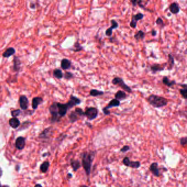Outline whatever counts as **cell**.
<instances>
[{
	"instance_id": "cell-1",
	"label": "cell",
	"mask_w": 187,
	"mask_h": 187,
	"mask_svg": "<svg viewBox=\"0 0 187 187\" xmlns=\"http://www.w3.org/2000/svg\"><path fill=\"white\" fill-rule=\"evenodd\" d=\"M97 154L95 151H84L81 153V165L84 169L86 176L91 175L92 164Z\"/></svg>"
},
{
	"instance_id": "cell-2",
	"label": "cell",
	"mask_w": 187,
	"mask_h": 187,
	"mask_svg": "<svg viewBox=\"0 0 187 187\" xmlns=\"http://www.w3.org/2000/svg\"><path fill=\"white\" fill-rule=\"evenodd\" d=\"M148 103L155 108H161L166 106L169 103V100L164 97L151 94L147 98Z\"/></svg>"
},
{
	"instance_id": "cell-3",
	"label": "cell",
	"mask_w": 187,
	"mask_h": 187,
	"mask_svg": "<svg viewBox=\"0 0 187 187\" xmlns=\"http://www.w3.org/2000/svg\"><path fill=\"white\" fill-rule=\"evenodd\" d=\"M111 83L115 86H117L118 87L122 88L123 91H125V92H127L129 93H132L133 91H132V88L125 83V81H124L122 78L118 77V76L114 77L111 81Z\"/></svg>"
},
{
	"instance_id": "cell-4",
	"label": "cell",
	"mask_w": 187,
	"mask_h": 187,
	"mask_svg": "<svg viewBox=\"0 0 187 187\" xmlns=\"http://www.w3.org/2000/svg\"><path fill=\"white\" fill-rule=\"evenodd\" d=\"M84 113V117H86L89 121H93L98 117L99 110L95 107L89 106L86 108Z\"/></svg>"
},
{
	"instance_id": "cell-5",
	"label": "cell",
	"mask_w": 187,
	"mask_h": 187,
	"mask_svg": "<svg viewBox=\"0 0 187 187\" xmlns=\"http://www.w3.org/2000/svg\"><path fill=\"white\" fill-rule=\"evenodd\" d=\"M57 113L58 114L59 117L61 119L62 117H64L66 115L68 110H70V108L68 103H62L56 102Z\"/></svg>"
},
{
	"instance_id": "cell-6",
	"label": "cell",
	"mask_w": 187,
	"mask_h": 187,
	"mask_svg": "<svg viewBox=\"0 0 187 187\" xmlns=\"http://www.w3.org/2000/svg\"><path fill=\"white\" fill-rule=\"evenodd\" d=\"M49 111L51 115V122L52 124H54L55 122H59L60 121V119L59 118L58 114L57 113V106H56V102H54L49 107Z\"/></svg>"
},
{
	"instance_id": "cell-7",
	"label": "cell",
	"mask_w": 187,
	"mask_h": 187,
	"mask_svg": "<svg viewBox=\"0 0 187 187\" xmlns=\"http://www.w3.org/2000/svg\"><path fill=\"white\" fill-rule=\"evenodd\" d=\"M120 104H121V102H120L117 99L115 98L111 99L109 103L107 104V106L104 107L102 109L103 114H104L106 116L110 115L111 112L109 109L115 108V107H119L120 106Z\"/></svg>"
},
{
	"instance_id": "cell-8",
	"label": "cell",
	"mask_w": 187,
	"mask_h": 187,
	"mask_svg": "<svg viewBox=\"0 0 187 187\" xmlns=\"http://www.w3.org/2000/svg\"><path fill=\"white\" fill-rule=\"evenodd\" d=\"M122 163L125 166L133 169H138L140 167L141 164L139 161H131L130 158L126 156L122 160Z\"/></svg>"
},
{
	"instance_id": "cell-9",
	"label": "cell",
	"mask_w": 187,
	"mask_h": 187,
	"mask_svg": "<svg viewBox=\"0 0 187 187\" xmlns=\"http://www.w3.org/2000/svg\"><path fill=\"white\" fill-rule=\"evenodd\" d=\"M167 66V63L164 64H159V63H154L150 66V69L151 73H159L161 71H163L165 70V67Z\"/></svg>"
},
{
	"instance_id": "cell-10",
	"label": "cell",
	"mask_w": 187,
	"mask_h": 187,
	"mask_svg": "<svg viewBox=\"0 0 187 187\" xmlns=\"http://www.w3.org/2000/svg\"><path fill=\"white\" fill-rule=\"evenodd\" d=\"M19 106L23 110H26L29 106V101L25 95H21L19 98Z\"/></svg>"
},
{
	"instance_id": "cell-11",
	"label": "cell",
	"mask_w": 187,
	"mask_h": 187,
	"mask_svg": "<svg viewBox=\"0 0 187 187\" xmlns=\"http://www.w3.org/2000/svg\"><path fill=\"white\" fill-rule=\"evenodd\" d=\"M82 101L81 99L73 95H71L69 98V100L67 102L70 109H72L73 107L80 105L81 104Z\"/></svg>"
},
{
	"instance_id": "cell-12",
	"label": "cell",
	"mask_w": 187,
	"mask_h": 187,
	"mask_svg": "<svg viewBox=\"0 0 187 187\" xmlns=\"http://www.w3.org/2000/svg\"><path fill=\"white\" fill-rule=\"evenodd\" d=\"M149 170L155 177H159L160 176V170L159 168V164H158V162H154L151 163L149 166Z\"/></svg>"
},
{
	"instance_id": "cell-13",
	"label": "cell",
	"mask_w": 187,
	"mask_h": 187,
	"mask_svg": "<svg viewBox=\"0 0 187 187\" xmlns=\"http://www.w3.org/2000/svg\"><path fill=\"white\" fill-rule=\"evenodd\" d=\"M26 139L23 137H18L15 140V147L19 151L23 150L25 146Z\"/></svg>"
},
{
	"instance_id": "cell-14",
	"label": "cell",
	"mask_w": 187,
	"mask_h": 187,
	"mask_svg": "<svg viewBox=\"0 0 187 187\" xmlns=\"http://www.w3.org/2000/svg\"><path fill=\"white\" fill-rule=\"evenodd\" d=\"M169 10L172 15H178L180 11V4L176 2H173L170 4Z\"/></svg>"
},
{
	"instance_id": "cell-15",
	"label": "cell",
	"mask_w": 187,
	"mask_h": 187,
	"mask_svg": "<svg viewBox=\"0 0 187 187\" xmlns=\"http://www.w3.org/2000/svg\"><path fill=\"white\" fill-rule=\"evenodd\" d=\"M114 97L115 99H117L120 102V101L127 99L129 95H127V93L123 90H119L115 93Z\"/></svg>"
},
{
	"instance_id": "cell-16",
	"label": "cell",
	"mask_w": 187,
	"mask_h": 187,
	"mask_svg": "<svg viewBox=\"0 0 187 187\" xmlns=\"http://www.w3.org/2000/svg\"><path fill=\"white\" fill-rule=\"evenodd\" d=\"M72 62L69 59L66 58L63 59L60 62V67L63 70L70 69L71 67Z\"/></svg>"
},
{
	"instance_id": "cell-17",
	"label": "cell",
	"mask_w": 187,
	"mask_h": 187,
	"mask_svg": "<svg viewBox=\"0 0 187 187\" xmlns=\"http://www.w3.org/2000/svg\"><path fill=\"white\" fill-rule=\"evenodd\" d=\"M21 64H22V62L19 58L17 56H15L13 58V71L15 72L18 73L19 71L20 70Z\"/></svg>"
},
{
	"instance_id": "cell-18",
	"label": "cell",
	"mask_w": 187,
	"mask_h": 187,
	"mask_svg": "<svg viewBox=\"0 0 187 187\" xmlns=\"http://www.w3.org/2000/svg\"><path fill=\"white\" fill-rule=\"evenodd\" d=\"M44 102V99L41 97H35L32 99V108L33 110H36L39 105Z\"/></svg>"
},
{
	"instance_id": "cell-19",
	"label": "cell",
	"mask_w": 187,
	"mask_h": 187,
	"mask_svg": "<svg viewBox=\"0 0 187 187\" xmlns=\"http://www.w3.org/2000/svg\"><path fill=\"white\" fill-rule=\"evenodd\" d=\"M70 166L72 167L73 172H76L79 169L82 167L81 163L78 159H72L70 160Z\"/></svg>"
},
{
	"instance_id": "cell-20",
	"label": "cell",
	"mask_w": 187,
	"mask_h": 187,
	"mask_svg": "<svg viewBox=\"0 0 187 187\" xmlns=\"http://www.w3.org/2000/svg\"><path fill=\"white\" fill-rule=\"evenodd\" d=\"M68 118L71 124H73L81 119V117L78 115V114L74 110L70 112V114L68 115Z\"/></svg>"
},
{
	"instance_id": "cell-21",
	"label": "cell",
	"mask_w": 187,
	"mask_h": 187,
	"mask_svg": "<svg viewBox=\"0 0 187 187\" xmlns=\"http://www.w3.org/2000/svg\"><path fill=\"white\" fill-rule=\"evenodd\" d=\"M162 82L163 83V84H165V86H166L167 87H168L169 88H171L173 87L174 85L177 84L176 81L174 80H170L169 79V77L166 76H164L162 80Z\"/></svg>"
},
{
	"instance_id": "cell-22",
	"label": "cell",
	"mask_w": 187,
	"mask_h": 187,
	"mask_svg": "<svg viewBox=\"0 0 187 187\" xmlns=\"http://www.w3.org/2000/svg\"><path fill=\"white\" fill-rule=\"evenodd\" d=\"M9 125L12 128L17 129L20 125V121L17 117H12L9 120Z\"/></svg>"
},
{
	"instance_id": "cell-23",
	"label": "cell",
	"mask_w": 187,
	"mask_h": 187,
	"mask_svg": "<svg viewBox=\"0 0 187 187\" xmlns=\"http://www.w3.org/2000/svg\"><path fill=\"white\" fill-rule=\"evenodd\" d=\"M15 49L13 47H9L6 49L2 54V56L5 58H8L14 55L15 53Z\"/></svg>"
},
{
	"instance_id": "cell-24",
	"label": "cell",
	"mask_w": 187,
	"mask_h": 187,
	"mask_svg": "<svg viewBox=\"0 0 187 187\" xmlns=\"http://www.w3.org/2000/svg\"><path fill=\"white\" fill-rule=\"evenodd\" d=\"M175 59L171 54L168 55V60L167 63V70L169 71H171L172 70L174 65H175Z\"/></svg>"
},
{
	"instance_id": "cell-25",
	"label": "cell",
	"mask_w": 187,
	"mask_h": 187,
	"mask_svg": "<svg viewBox=\"0 0 187 187\" xmlns=\"http://www.w3.org/2000/svg\"><path fill=\"white\" fill-rule=\"evenodd\" d=\"M134 37L137 41H143L146 37V33L142 30H138L134 35Z\"/></svg>"
},
{
	"instance_id": "cell-26",
	"label": "cell",
	"mask_w": 187,
	"mask_h": 187,
	"mask_svg": "<svg viewBox=\"0 0 187 187\" xmlns=\"http://www.w3.org/2000/svg\"><path fill=\"white\" fill-rule=\"evenodd\" d=\"M104 94V92L99 91L97 89H92L89 91V95L93 97H97L98 96H102Z\"/></svg>"
},
{
	"instance_id": "cell-27",
	"label": "cell",
	"mask_w": 187,
	"mask_h": 187,
	"mask_svg": "<svg viewBox=\"0 0 187 187\" xmlns=\"http://www.w3.org/2000/svg\"><path fill=\"white\" fill-rule=\"evenodd\" d=\"M53 76L57 79H62L63 78L64 73H63L62 70L60 69H55L53 71Z\"/></svg>"
},
{
	"instance_id": "cell-28",
	"label": "cell",
	"mask_w": 187,
	"mask_h": 187,
	"mask_svg": "<svg viewBox=\"0 0 187 187\" xmlns=\"http://www.w3.org/2000/svg\"><path fill=\"white\" fill-rule=\"evenodd\" d=\"M71 49L74 52H79L83 51L84 48V47L81 46V44L79 43V42L77 41L76 42L74 43L73 47Z\"/></svg>"
},
{
	"instance_id": "cell-29",
	"label": "cell",
	"mask_w": 187,
	"mask_h": 187,
	"mask_svg": "<svg viewBox=\"0 0 187 187\" xmlns=\"http://www.w3.org/2000/svg\"><path fill=\"white\" fill-rule=\"evenodd\" d=\"M51 127H48L47 129H44V130L41 132L39 137L41 138L48 137L49 136V134L51 133Z\"/></svg>"
},
{
	"instance_id": "cell-30",
	"label": "cell",
	"mask_w": 187,
	"mask_h": 187,
	"mask_svg": "<svg viewBox=\"0 0 187 187\" xmlns=\"http://www.w3.org/2000/svg\"><path fill=\"white\" fill-rule=\"evenodd\" d=\"M49 162H44L41 165H40V169L42 173L47 172L49 169Z\"/></svg>"
},
{
	"instance_id": "cell-31",
	"label": "cell",
	"mask_w": 187,
	"mask_h": 187,
	"mask_svg": "<svg viewBox=\"0 0 187 187\" xmlns=\"http://www.w3.org/2000/svg\"><path fill=\"white\" fill-rule=\"evenodd\" d=\"M144 17V15L143 13L139 12L138 13H137L136 15H132V19H133L135 22L137 23L138 21H140L143 19V18Z\"/></svg>"
},
{
	"instance_id": "cell-32",
	"label": "cell",
	"mask_w": 187,
	"mask_h": 187,
	"mask_svg": "<svg viewBox=\"0 0 187 187\" xmlns=\"http://www.w3.org/2000/svg\"><path fill=\"white\" fill-rule=\"evenodd\" d=\"M63 77L65 80H70L71 79H73L74 77V74L70 71H66L65 73H64Z\"/></svg>"
},
{
	"instance_id": "cell-33",
	"label": "cell",
	"mask_w": 187,
	"mask_h": 187,
	"mask_svg": "<svg viewBox=\"0 0 187 187\" xmlns=\"http://www.w3.org/2000/svg\"><path fill=\"white\" fill-rule=\"evenodd\" d=\"M143 1H137V6H138L140 8H142L143 9H144V11H146L147 12H153V11L152 10H151L150 9H148V8H147L146 7V4H143Z\"/></svg>"
},
{
	"instance_id": "cell-34",
	"label": "cell",
	"mask_w": 187,
	"mask_h": 187,
	"mask_svg": "<svg viewBox=\"0 0 187 187\" xmlns=\"http://www.w3.org/2000/svg\"><path fill=\"white\" fill-rule=\"evenodd\" d=\"M74 111L78 114V115L81 117V119H82V117H84V111L81 108L77 107L75 109Z\"/></svg>"
},
{
	"instance_id": "cell-35",
	"label": "cell",
	"mask_w": 187,
	"mask_h": 187,
	"mask_svg": "<svg viewBox=\"0 0 187 187\" xmlns=\"http://www.w3.org/2000/svg\"><path fill=\"white\" fill-rule=\"evenodd\" d=\"M180 93L182 97L186 100L187 98V87L180 89Z\"/></svg>"
},
{
	"instance_id": "cell-36",
	"label": "cell",
	"mask_w": 187,
	"mask_h": 187,
	"mask_svg": "<svg viewBox=\"0 0 187 187\" xmlns=\"http://www.w3.org/2000/svg\"><path fill=\"white\" fill-rule=\"evenodd\" d=\"M156 24L157 25L160 26L162 28H164L165 27V24L164 22V20L163 19L161 18V17H158L157 19L156 20Z\"/></svg>"
},
{
	"instance_id": "cell-37",
	"label": "cell",
	"mask_w": 187,
	"mask_h": 187,
	"mask_svg": "<svg viewBox=\"0 0 187 187\" xmlns=\"http://www.w3.org/2000/svg\"><path fill=\"white\" fill-rule=\"evenodd\" d=\"M111 26L110 28L113 30L119 28V24L115 19H111L110 20Z\"/></svg>"
},
{
	"instance_id": "cell-38",
	"label": "cell",
	"mask_w": 187,
	"mask_h": 187,
	"mask_svg": "<svg viewBox=\"0 0 187 187\" xmlns=\"http://www.w3.org/2000/svg\"><path fill=\"white\" fill-rule=\"evenodd\" d=\"M22 111L20 109H15L11 111V115L13 117H17L19 116L20 114H21Z\"/></svg>"
},
{
	"instance_id": "cell-39",
	"label": "cell",
	"mask_w": 187,
	"mask_h": 187,
	"mask_svg": "<svg viewBox=\"0 0 187 187\" xmlns=\"http://www.w3.org/2000/svg\"><path fill=\"white\" fill-rule=\"evenodd\" d=\"M180 144L182 147H185L186 146L187 144V137H183L180 138Z\"/></svg>"
},
{
	"instance_id": "cell-40",
	"label": "cell",
	"mask_w": 187,
	"mask_h": 187,
	"mask_svg": "<svg viewBox=\"0 0 187 187\" xmlns=\"http://www.w3.org/2000/svg\"><path fill=\"white\" fill-rule=\"evenodd\" d=\"M130 150V146H127V145H125V146H124L123 147L121 148L120 150V151L121 152V153H125L127 152Z\"/></svg>"
},
{
	"instance_id": "cell-41",
	"label": "cell",
	"mask_w": 187,
	"mask_h": 187,
	"mask_svg": "<svg viewBox=\"0 0 187 187\" xmlns=\"http://www.w3.org/2000/svg\"><path fill=\"white\" fill-rule=\"evenodd\" d=\"M113 30L111 28H108V29H106V31H105V33H106V36L111 37L113 35Z\"/></svg>"
},
{
	"instance_id": "cell-42",
	"label": "cell",
	"mask_w": 187,
	"mask_h": 187,
	"mask_svg": "<svg viewBox=\"0 0 187 187\" xmlns=\"http://www.w3.org/2000/svg\"><path fill=\"white\" fill-rule=\"evenodd\" d=\"M137 25V23L135 22L133 19H131L130 23V26L131 28H132V29H136Z\"/></svg>"
},
{
	"instance_id": "cell-43",
	"label": "cell",
	"mask_w": 187,
	"mask_h": 187,
	"mask_svg": "<svg viewBox=\"0 0 187 187\" xmlns=\"http://www.w3.org/2000/svg\"><path fill=\"white\" fill-rule=\"evenodd\" d=\"M151 35L152 36H156V35H157V31L156 30L154 29H153L151 31Z\"/></svg>"
},
{
	"instance_id": "cell-44",
	"label": "cell",
	"mask_w": 187,
	"mask_h": 187,
	"mask_svg": "<svg viewBox=\"0 0 187 187\" xmlns=\"http://www.w3.org/2000/svg\"><path fill=\"white\" fill-rule=\"evenodd\" d=\"M85 125H86L89 129H93V125H92L90 122H88V121H86V122H85Z\"/></svg>"
},
{
	"instance_id": "cell-45",
	"label": "cell",
	"mask_w": 187,
	"mask_h": 187,
	"mask_svg": "<svg viewBox=\"0 0 187 187\" xmlns=\"http://www.w3.org/2000/svg\"><path fill=\"white\" fill-rule=\"evenodd\" d=\"M137 0H131V2L132 3L133 7H136L137 6Z\"/></svg>"
},
{
	"instance_id": "cell-46",
	"label": "cell",
	"mask_w": 187,
	"mask_h": 187,
	"mask_svg": "<svg viewBox=\"0 0 187 187\" xmlns=\"http://www.w3.org/2000/svg\"><path fill=\"white\" fill-rule=\"evenodd\" d=\"M67 178H68V179H71V178H73V175L71 173H68V174H67Z\"/></svg>"
},
{
	"instance_id": "cell-47",
	"label": "cell",
	"mask_w": 187,
	"mask_h": 187,
	"mask_svg": "<svg viewBox=\"0 0 187 187\" xmlns=\"http://www.w3.org/2000/svg\"><path fill=\"white\" fill-rule=\"evenodd\" d=\"M178 84L180 85V86H181L182 87H183L182 88H186L187 87V85L186 84Z\"/></svg>"
},
{
	"instance_id": "cell-48",
	"label": "cell",
	"mask_w": 187,
	"mask_h": 187,
	"mask_svg": "<svg viewBox=\"0 0 187 187\" xmlns=\"http://www.w3.org/2000/svg\"><path fill=\"white\" fill-rule=\"evenodd\" d=\"M35 7H36L35 4H33V3H31V4H30V8H32V9H35Z\"/></svg>"
},
{
	"instance_id": "cell-49",
	"label": "cell",
	"mask_w": 187,
	"mask_h": 187,
	"mask_svg": "<svg viewBox=\"0 0 187 187\" xmlns=\"http://www.w3.org/2000/svg\"><path fill=\"white\" fill-rule=\"evenodd\" d=\"M34 187H43L40 184H36Z\"/></svg>"
},
{
	"instance_id": "cell-50",
	"label": "cell",
	"mask_w": 187,
	"mask_h": 187,
	"mask_svg": "<svg viewBox=\"0 0 187 187\" xmlns=\"http://www.w3.org/2000/svg\"><path fill=\"white\" fill-rule=\"evenodd\" d=\"M0 187H9V186H8V185H4V186H2L1 183H0Z\"/></svg>"
},
{
	"instance_id": "cell-51",
	"label": "cell",
	"mask_w": 187,
	"mask_h": 187,
	"mask_svg": "<svg viewBox=\"0 0 187 187\" xmlns=\"http://www.w3.org/2000/svg\"><path fill=\"white\" fill-rule=\"evenodd\" d=\"M79 187H88V186H86V185H84V184H82V185H80Z\"/></svg>"
},
{
	"instance_id": "cell-52",
	"label": "cell",
	"mask_w": 187,
	"mask_h": 187,
	"mask_svg": "<svg viewBox=\"0 0 187 187\" xmlns=\"http://www.w3.org/2000/svg\"><path fill=\"white\" fill-rule=\"evenodd\" d=\"M2 175V170L1 168H0V177H1Z\"/></svg>"
},
{
	"instance_id": "cell-53",
	"label": "cell",
	"mask_w": 187,
	"mask_h": 187,
	"mask_svg": "<svg viewBox=\"0 0 187 187\" xmlns=\"http://www.w3.org/2000/svg\"></svg>"
}]
</instances>
